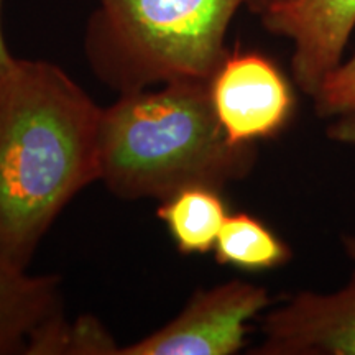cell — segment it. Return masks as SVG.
Segmentation results:
<instances>
[{
    "label": "cell",
    "mask_w": 355,
    "mask_h": 355,
    "mask_svg": "<svg viewBox=\"0 0 355 355\" xmlns=\"http://www.w3.org/2000/svg\"><path fill=\"white\" fill-rule=\"evenodd\" d=\"M207 86L217 121L232 145H255L278 135L295 109L285 74L255 51H229Z\"/></svg>",
    "instance_id": "cell-6"
},
{
    "label": "cell",
    "mask_w": 355,
    "mask_h": 355,
    "mask_svg": "<svg viewBox=\"0 0 355 355\" xmlns=\"http://www.w3.org/2000/svg\"><path fill=\"white\" fill-rule=\"evenodd\" d=\"M68 322L60 278L0 260V355H60Z\"/></svg>",
    "instance_id": "cell-8"
},
{
    "label": "cell",
    "mask_w": 355,
    "mask_h": 355,
    "mask_svg": "<svg viewBox=\"0 0 355 355\" xmlns=\"http://www.w3.org/2000/svg\"><path fill=\"white\" fill-rule=\"evenodd\" d=\"M229 216L220 191L191 186L159 201L157 217L165 224L178 252L204 255L214 250L216 241Z\"/></svg>",
    "instance_id": "cell-9"
},
{
    "label": "cell",
    "mask_w": 355,
    "mask_h": 355,
    "mask_svg": "<svg viewBox=\"0 0 355 355\" xmlns=\"http://www.w3.org/2000/svg\"><path fill=\"white\" fill-rule=\"evenodd\" d=\"M2 2L3 0H0V69H2L3 66H6L13 58L12 53L8 51L6 38H3V32H2Z\"/></svg>",
    "instance_id": "cell-13"
},
{
    "label": "cell",
    "mask_w": 355,
    "mask_h": 355,
    "mask_svg": "<svg viewBox=\"0 0 355 355\" xmlns=\"http://www.w3.org/2000/svg\"><path fill=\"white\" fill-rule=\"evenodd\" d=\"M214 255L217 263L259 273L285 265L291 259V250L260 219L247 212H235L222 224Z\"/></svg>",
    "instance_id": "cell-10"
},
{
    "label": "cell",
    "mask_w": 355,
    "mask_h": 355,
    "mask_svg": "<svg viewBox=\"0 0 355 355\" xmlns=\"http://www.w3.org/2000/svg\"><path fill=\"white\" fill-rule=\"evenodd\" d=\"M352 273L339 290L298 291L261 318L252 355H355V235H344Z\"/></svg>",
    "instance_id": "cell-5"
},
{
    "label": "cell",
    "mask_w": 355,
    "mask_h": 355,
    "mask_svg": "<svg viewBox=\"0 0 355 355\" xmlns=\"http://www.w3.org/2000/svg\"><path fill=\"white\" fill-rule=\"evenodd\" d=\"M272 2H275V0H259V6H257V8H255V13H260L266 6H268V3H272Z\"/></svg>",
    "instance_id": "cell-14"
},
{
    "label": "cell",
    "mask_w": 355,
    "mask_h": 355,
    "mask_svg": "<svg viewBox=\"0 0 355 355\" xmlns=\"http://www.w3.org/2000/svg\"><path fill=\"white\" fill-rule=\"evenodd\" d=\"M259 15L266 32L291 42L293 79L313 99L343 63L355 28V0H275Z\"/></svg>",
    "instance_id": "cell-7"
},
{
    "label": "cell",
    "mask_w": 355,
    "mask_h": 355,
    "mask_svg": "<svg viewBox=\"0 0 355 355\" xmlns=\"http://www.w3.org/2000/svg\"><path fill=\"white\" fill-rule=\"evenodd\" d=\"M327 139L355 148V110L336 115L326 128Z\"/></svg>",
    "instance_id": "cell-12"
},
{
    "label": "cell",
    "mask_w": 355,
    "mask_h": 355,
    "mask_svg": "<svg viewBox=\"0 0 355 355\" xmlns=\"http://www.w3.org/2000/svg\"><path fill=\"white\" fill-rule=\"evenodd\" d=\"M259 0H97L84 30L92 73L119 94L173 81H209L229 26Z\"/></svg>",
    "instance_id": "cell-3"
},
{
    "label": "cell",
    "mask_w": 355,
    "mask_h": 355,
    "mask_svg": "<svg viewBox=\"0 0 355 355\" xmlns=\"http://www.w3.org/2000/svg\"><path fill=\"white\" fill-rule=\"evenodd\" d=\"M313 105L319 117L324 119L355 110V55L324 79L313 96Z\"/></svg>",
    "instance_id": "cell-11"
},
{
    "label": "cell",
    "mask_w": 355,
    "mask_h": 355,
    "mask_svg": "<svg viewBox=\"0 0 355 355\" xmlns=\"http://www.w3.org/2000/svg\"><path fill=\"white\" fill-rule=\"evenodd\" d=\"M207 83L184 79L127 92L102 109L99 181L114 196L163 201L191 186L222 191L250 175L255 145L227 140Z\"/></svg>",
    "instance_id": "cell-2"
},
{
    "label": "cell",
    "mask_w": 355,
    "mask_h": 355,
    "mask_svg": "<svg viewBox=\"0 0 355 355\" xmlns=\"http://www.w3.org/2000/svg\"><path fill=\"white\" fill-rule=\"evenodd\" d=\"M102 109L63 68L13 56L0 69V260L26 272L79 191L99 181Z\"/></svg>",
    "instance_id": "cell-1"
},
{
    "label": "cell",
    "mask_w": 355,
    "mask_h": 355,
    "mask_svg": "<svg viewBox=\"0 0 355 355\" xmlns=\"http://www.w3.org/2000/svg\"><path fill=\"white\" fill-rule=\"evenodd\" d=\"M270 304L266 288L230 279L194 293L175 319L117 355H234L245 345L248 322Z\"/></svg>",
    "instance_id": "cell-4"
}]
</instances>
